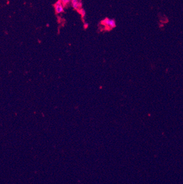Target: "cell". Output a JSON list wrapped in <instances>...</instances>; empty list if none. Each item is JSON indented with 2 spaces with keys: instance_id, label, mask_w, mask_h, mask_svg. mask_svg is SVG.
<instances>
[{
  "instance_id": "obj_3",
  "label": "cell",
  "mask_w": 183,
  "mask_h": 184,
  "mask_svg": "<svg viewBox=\"0 0 183 184\" xmlns=\"http://www.w3.org/2000/svg\"><path fill=\"white\" fill-rule=\"evenodd\" d=\"M78 2H79V0H72L71 1L72 6L76 10L79 9V4H78Z\"/></svg>"
},
{
  "instance_id": "obj_6",
  "label": "cell",
  "mask_w": 183,
  "mask_h": 184,
  "mask_svg": "<svg viewBox=\"0 0 183 184\" xmlns=\"http://www.w3.org/2000/svg\"><path fill=\"white\" fill-rule=\"evenodd\" d=\"M78 4L79 5V7H81L82 5V1L81 0H79V2H78Z\"/></svg>"
},
{
  "instance_id": "obj_7",
  "label": "cell",
  "mask_w": 183,
  "mask_h": 184,
  "mask_svg": "<svg viewBox=\"0 0 183 184\" xmlns=\"http://www.w3.org/2000/svg\"><path fill=\"white\" fill-rule=\"evenodd\" d=\"M84 27H85V28H87L88 27V23H85Z\"/></svg>"
},
{
  "instance_id": "obj_2",
  "label": "cell",
  "mask_w": 183,
  "mask_h": 184,
  "mask_svg": "<svg viewBox=\"0 0 183 184\" xmlns=\"http://www.w3.org/2000/svg\"><path fill=\"white\" fill-rule=\"evenodd\" d=\"M55 12L57 14H59L64 12V5L60 0H58L55 4Z\"/></svg>"
},
{
  "instance_id": "obj_4",
  "label": "cell",
  "mask_w": 183,
  "mask_h": 184,
  "mask_svg": "<svg viewBox=\"0 0 183 184\" xmlns=\"http://www.w3.org/2000/svg\"><path fill=\"white\" fill-rule=\"evenodd\" d=\"M79 14L81 15L82 18H85L86 16V11L85 9L83 8H80L79 9Z\"/></svg>"
},
{
  "instance_id": "obj_1",
  "label": "cell",
  "mask_w": 183,
  "mask_h": 184,
  "mask_svg": "<svg viewBox=\"0 0 183 184\" xmlns=\"http://www.w3.org/2000/svg\"><path fill=\"white\" fill-rule=\"evenodd\" d=\"M101 24L104 25L106 27H107L109 30L115 28L116 27V23L115 20L113 19H110L106 18L105 19L103 20L101 22Z\"/></svg>"
},
{
  "instance_id": "obj_5",
  "label": "cell",
  "mask_w": 183,
  "mask_h": 184,
  "mask_svg": "<svg viewBox=\"0 0 183 184\" xmlns=\"http://www.w3.org/2000/svg\"><path fill=\"white\" fill-rule=\"evenodd\" d=\"M62 1V2L63 3L64 6H66L68 5L69 3L71 2L72 0H60Z\"/></svg>"
}]
</instances>
